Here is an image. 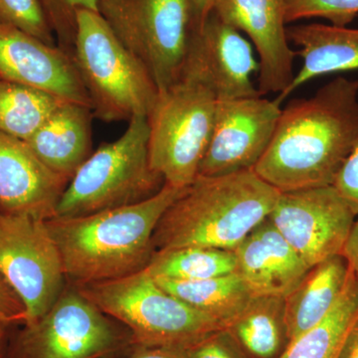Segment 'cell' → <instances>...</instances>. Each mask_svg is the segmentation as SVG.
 <instances>
[{
	"mask_svg": "<svg viewBox=\"0 0 358 358\" xmlns=\"http://www.w3.org/2000/svg\"><path fill=\"white\" fill-rule=\"evenodd\" d=\"M358 136V80L338 77L282 110L254 167L280 192L333 185Z\"/></svg>",
	"mask_w": 358,
	"mask_h": 358,
	"instance_id": "obj_1",
	"label": "cell"
},
{
	"mask_svg": "<svg viewBox=\"0 0 358 358\" xmlns=\"http://www.w3.org/2000/svg\"><path fill=\"white\" fill-rule=\"evenodd\" d=\"M185 188L164 183L157 194L138 203L46 220L68 281L81 286L145 270L155 254L157 223Z\"/></svg>",
	"mask_w": 358,
	"mask_h": 358,
	"instance_id": "obj_2",
	"label": "cell"
},
{
	"mask_svg": "<svg viewBox=\"0 0 358 358\" xmlns=\"http://www.w3.org/2000/svg\"><path fill=\"white\" fill-rule=\"evenodd\" d=\"M280 194L254 171L197 176L157 223L155 252L185 247L235 251L267 220Z\"/></svg>",
	"mask_w": 358,
	"mask_h": 358,
	"instance_id": "obj_3",
	"label": "cell"
},
{
	"mask_svg": "<svg viewBox=\"0 0 358 358\" xmlns=\"http://www.w3.org/2000/svg\"><path fill=\"white\" fill-rule=\"evenodd\" d=\"M72 55L94 117L106 122L148 117L159 88L145 66L115 36L99 11L81 9Z\"/></svg>",
	"mask_w": 358,
	"mask_h": 358,
	"instance_id": "obj_4",
	"label": "cell"
},
{
	"mask_svg": "<svg viewBox=\"0 0 358 358\" xmlns=\"http://www.w3.org/2000/svg\"><path fill=\"white\" fill-rule=\"evenodd\" d=\"M148 140V117H133L122 136L101 145L70 179L56 217L119 208L157 194L166 181L150 166Z\"/></svg>",
	"mask_w": 358,
	"mask_h": 358,
	"instance_id": "obj_5",
	"label": "cell"
},
{
	"mask_svg": "<svg viewBox=\"0 0 358 358\" xmlns=\"http://www.w3.org/2000/svg\"><path fill=\"white\" fill-rule=\"evenodd\" d=\"M74 287L105 315L124 324L136 346L187 350L223 329L216 320L162 288L145 268L120 279Z\"/></svg>",
	"mask_w": 358,
	"mask_h": 358,
	"instance_id": "obj_6",
	"label": "cell"
},
{
	"mask_svg": "<svg viewBox=\"0 0 358 358\" xmlns=\"http://www.w3.org/2000/svg\"><path fill=\"white\" fill-rule=\"evenodd\" d=\"M217 101L211 87L189 69L159 92L148 117V155L150 166L166 183L185 188L199 176Z\"/></svg>",
	"mask_w": 358,
	"mask_h": 358,
	"instance_id": "obj_7",
	"label": "cell"
},
{
	"mask_svg": "<svg viewBox=\"0 0 358 358\" xmlns=\"http://www.w3.org/2000/svg\"><path fill=\"white\" fill-rule=\"evenodd\" d=\"M99 13L159 92L178 81L195 30L190 0H101Z\"/></svg>",
	"mask_w": 358,
	"mask_h": 358,
	"instance_id": "obj_8",
	"label": "cell"
},
{
	"mask_svg": "<svg viewBox=\"0 0 358 358\" xmlns=\"http://www.w3.org/2000/svg\"><path fill=\"white\" fill-rule=\"evenodd\" d=\"M0 277L25 308V326L64 292V264L46 220L0 212Z\"/></svg>",
	"mask_w": 358,
	"mask_h": 358,
	"instance_id": "obj_9",
	"label": "cell"
},
{
	"mask_svg": "<svg viewBox=\"0 0 358 358\" xmlns=\"http://www.w3.org/2000/svg\"><path fill=\"white\" fill-rule=\"evenodd\" d=\"M129 345L131 334L73 286L40 319L26 324L10 358H103Z\"/></svg>",
	"mask_w": 358,
	"mask_h": 358,
	"instance_id": "obj_10",
	"label": "cell"
},
{
	"mask_svg": "<svg viewBox=\"0 0 358 358\" xmlns=\"http://www.w3.org/2000/svg\"><path fill=\"white\" fill-rule=\"evenodd\" d=\"M355 219L333 185L281 192L268 216L310 268L341 255Z\"/></svg>",
	"mask_w": 358,
	"mask_h": 358,
	"instance_id": "obj_11",
	"label": "cell"
},
{
	"mask_svg": "<svg viewBox=\"0 0 358 358\" xmlns=\"http://www.w3.org/2000/svg\"><path fill=\"white\" fill-rule=\"evenodd\" d=\"M281 112L277 101L263 96L218 100L199 176L253 171L270 145Z\"/></svg>",
	"mask_w": 358,
	"mask_h": 358,
	"instance_id": "obj_12",
	"label": "cell"
},
{
	"mask_svg": "<svg viewBox=\"0 0 358 358\" xmlns=\"http://www.w3.org/2000/svg\"><path fill=\"white\" fill-rule=\"evenodd\" d=\"M212 13L246 34L255 46L261 95L286 91L296 75V52L287 34L286 0H215Z\"/></svg>",
	"mask_w": 358,
	"mask_h": 358,
	"instance_id": "obj_13",
	"label": "cell"
},
{
	"mask_svg": "<svg viewBox=\"0 0 358 358\" xmlns=\"http://www.w3.org/2000/svg\"><path fill=\"white\" fill-rule=\"evenodd\" d=\"M0 79L91 108L71 53L11 26L0 25Z\"/></svg>",
	"mask_w": 358,
	"mask_h": 358,
	"instance_id": "obj_14",
	"label": "cell"
},
{
	"mask_svg": "<svg viewBox=\"0 0 358 358\" xmlns=\"http://www.w3.org/2000/svg\"><path fill=\"white\" fill-rule=\"evenodd\" d=\"M185 69L200 75L218 100L262 96L252 81L259 62L251 42L214 13L194 30Z\"/></svg>",
	"mask_w": 358,
	"mask_h": 358,
	"instance_id": "obj_15",
	"label": "cell"
},
{
	"mask_svg": "<svg viewBox=\"0 0 358 358\" xmlns=\"http://www.w3.org/2000/svg\"><path fill=\"white\" fill-rule=\"evenodd\" d=\"M68 183L26 141L0 131V212L48 220Z\"/></svg>",
	"mask_w": 358,
	"mask_h": 358,
	"instance_id": "obj_16",
	"label": "cell"
},
{
	"mask_svg": "<svg viewBox=\"0 0 358 358\" xmlns=\"http://www.w3.org/2000/svg\"><path fill=\"white\" fill-rule=\"evenodd\" d=\"M234 253L238 274L252 296L284 299L310 268L268 218L237 247Z\"/></svg>",
	"mask_w": 358,
	"mask_h": 358,
	"instance_id": "obj_17",
	"label": "cell"
},
{
	"mask_svg": "<svg viewBox=\"0 0 358 358\" xmlns=\"http://www.w3.org/2000/svg\"><path fill=\"white\" fill-rule=\"evenodd\" d=\"M93 117L88 106L62 103L26 143L50 171L70 181L92 154Z\"/></svg>",
	"mask_w": 358,
	"mask_h": 358,
	"instance_id": "obj_18",
	"label": "cell"
},
{
	"mask_svg": "<svg viewBox=\"0 0 358 358\" xmlns=\"http://www.w3.org/2000/svg\"><path fill=\"white\" fill-rule=\"evenodd\" d=\"M287 34L289 41L299 47L303 65L289 88L275 99L280 105L315 78L358 70V29L313 23L287 28Z\"/></svg>",
	"mask_w": 358,
	"mask_h": 358,
	"instance_id": "obj_19",
	"label": "cell"
},
{
	"mask_svg": "<svg viewBox=\"0 0 358 358\" xmlns=\"http://www.w3.org/2000/svg\"><path fill=\"white\" fill-rule=\"evenodd\" d=\"M350 277V268L343 255L331 257L308 270L284 298L289 343L329 315L343 296Z\"/></svg>",
	"mask_w": 358,
	"mask_h": 358,
	"instance_id": "obj_20",
	"label": "cell"
},
{
	"mask_svg": "<svg viewBox=\"0 0 358 358\" xmlns=\"http://www.w3.org/2000/svg\"><path fill=\"white\" fill-rule=\"evenodd\" d=\"M284 299L253 296L226 327L247 358H279L289 343Z\"/></svg>",
	"mask_w": 358,
	"mask_h": 358,
	"instance_id": "obj_21",
	"label": "cell"
},
{
	"mask_svg": "<svg viewBox=\"0 0 358 358\" xmlns=\"http://www.w3.org/2000/svg\"><path fill=\"white\" fill-rule=\"evenodd\" d=\"M155 281L186 305L216 320L223 329L253 298L238 272L200 281Z\"/></svg>",
	"mask_w": 358,
	"mask_h": 358,
	"instance_id": "obj_22",
	"label": "cell"
},
{
	"mask_svg": "<svg viewBox=\"0 0 358 358\" xmlns=\"http://www.w3.org/2000/svg\"><path fill=\"white\" fill-rule=\"evenodd\" d=\"M358 317V282L350 277L343 296L329 315L289 341L279 358H338L346 336Z\"/></svg>",
	"mask_w": 358,
	"mask_h": 358,
	"instance_id": "obj_23",
	"label": "cell"
},
{
	"mask_svg": "<svg viewBox=\"0 0 358 358\" xmlns=\"http://www.w3.org/2000/svg\"><path fill=\"white\" fill-rule=\"evenodd\" d=\"M145 270L155 280L200 281L237 272L234 251L185 247L155 252Z\"/></svg>",
	"mask_w": 358,
	"mask_h": 358,
	"instance_id": "obj_24",
	"label": "cell"
},
{
	"mask_svg": "<svg viewBox=\"0 0 358 358\" xmlns=\"http://www.w3.org/2000/svg\"><path fill=\"white\" fill-rule=\"evenodd\" d=\"M64 102L41 90L0 79V131L28 141Z\"/></svg>",
	"mask_w": 358,
	"mask_h": 358,
	"instance_id": "obj_25",
	"label": "cell"
},
{
	"mask_svg": "<svg viewBox=\"0 0 358 358\" xmlns=\"http://www.w3.org/2000/svg\"><path fill=\"white\" fill-rule=\"evenodd\" d=\"M0 25L17 28L45 43L57 45L39 0H0Z\"/></svg>",
	"mask_w": 358,
	"mask_h": 358,
	"instance_id": "obj_26",
	"label": "cell"
},
{
	"mask_svg": "<svg viewBox=\"0 0 358 358\" xmlns=\"http://www.w3.org/2000/svg\"><path fill=\"white\" fill-rule=\"evenodd\" d=\"M357 15L358 0H286L287 24L317 17L348 27Z\"/></svg>",
	"mask_w": 358,
	"mask_h": 358,
	"instance_id": "obj_27",
	"label": "cell"
},
{
	"mask_svg": "<svg viewBox=\"0 0 358 358\" xmlns=\"http://www.w3.org/2000/svg\"><path fill=\"white\" fill-rule=\"evenodd\" d=\"M59 46L71 53L76 36L77 13L99 11L101 0H39Z\"/></svg>",
	"mask_w": 358,
	"mask_h": 358,
	"instance_id": "obj_28",
	"label": "cell"
},
{
	"mask_svg": "<svg viewBox=\"0 0 358 358\" xmlns=\"http://www.w3.org/2000/svg\"><path fill=\"white\" fill-rule=\"evenodd\" d=\"M188 358H247L225 329L209 334L186 350Z\"/></svg>",
	"mask_w": 358,
	"mask_h": 358,
	"instance_id": "obj_29",
	"label": "cell"
},
{
	"mask_svg": "<svg viewBox=\"0 0 358 358\" xmlns=\"http://www.w3.org/2000/svg\"><path fill=\"white\" fill-rule=\"evenodd\" d=\"M338 194L358 216V136L333 183Z\"/></svg>",
	"mask_w": 358,
	"mask_h": 358,
	"instance_id": "obj_30",
	"label": "cell"
},
{
	"mask_svg": "<svg viewBox=\"0 0 358 358\" xmlns=\"http://www.w3.org/2000/svg\"><path fill=\"white\" fill-rule=\"evenodd\" d=\"M0 320L7 324H25V308L15 293L0 277Z\"/></svg>",
	"mask_w": 358,
	"mask_h": 358,
	"instance_id": "obj_31",
	"label": "cell"
},
{
	"mask_svg": "<svg viewBox=\"0 0 358 358\" xmlns=\"http://www.w3.org/2000/svg\"><path fill=\"white\" fill-rule=\"evenodd\" d=\"M129 358H188L186 350L167 346H136Z\"/></svg>",
	"mask_w": 358,
	"mask_h": 358,
	"instance_id": "obj_32",
	"label": "cell"
},
{
	"mask_svg": "<svg viewBox=\"0 0 358 358\" xmlns=\"http://www.w3.org/2000/svg\"><path fill=\"white\" fill-rule=\"evenodd\" d=\"M341 255L345 259L348 267L358 282V218L353 223Z\"/></svg>",
	"mask_w": 358,
	"mask_h": 358,
	"instance_id": "obj_33",
	"label": "cell"
},
{
	"mask_svg": "<svg viewBox=\"0 0 358 358\" xmlns=\"http://www.w3.org/2000/svg\"><path fill=\"white\" fill-rule=\"evenodd\" d=\"M190 2H192L195 30H199L213 11L215 0H190Z\"/></svg>",
	"mask_w": 358,
	"mask_h": 358,
	"instance_id": "obj_34",
	"label": "cell"
},
{
	"mask_svg": "<svg viewBox=\"0 0 358 358\" xmlns=\"http://www.w3.org/2000/svg\"><path fill=\"white\" fill-rule=\"evenodd\" d=\"M338 358H358V317L346 336Z\"/></svg>",
	"mask_w": 358,
	"mask_h": 358,
	"instance_id": "obj_35",
	"label": "cell"
},
{
	"mask_svg": "<svg viewBox=\"0 0 358 358\" xmlns=\"http://www.w3.org/2000/svg\"><path fill=\"white\" fill-rule=\"evenodd\" d=\"M7 326H8V324H6V322H2V320H0V341H3Z\"/></svg>",
	"mask_w": 358,
	"mask_h": 358,
	"instance_id": "obj_36",
	"label": "cell"
},
{
	"mask_svg": "<svg viewBox=\"0 0 358 358\" xmlns=\"http://www.w3.org/2000/svg\"><path fill=\"white\" fill-rule=\"evenodd\" d=\"M2 341H0V358H3V345H2Z\"/></svg>",
	"mask_w": 358,
	"mask_h": 358,
	"instance_id": "obj_37",
	"label": "cell"
},
{
	"mask_svg": "<svg viewBox=\"0 0 358 358\" xmlns=\"http://www.w3.org/2000/svg\"><path fill=\"white\" fill-rule=\"evenodd\" d=\"M109 357H103V358H109Z\"/></svg>",
	"mask_w": 358,
	"mask_h": 358,
	"instance_id": "obj_38",
	"label": "cell"
}]
</instances>
